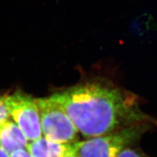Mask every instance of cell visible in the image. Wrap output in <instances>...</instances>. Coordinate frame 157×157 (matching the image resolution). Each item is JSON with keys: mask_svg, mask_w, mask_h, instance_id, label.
<instances>
[{"mask_svg": "<svg viewBox=\"0 0 157 157\" xmlns=\"http://www.w3.org/2000/svg\"><path fill=\"white\" fill-rule=\"evenodd\" d=\"M154 126L141 122L117 129L107 134L81 141L76 157H117L125 148L137 143Z\"/></svg>", "mask_w": 157, "mask_h": 157, "instance_id": "cell-2", "label": "cell"}, {"mask_svg": "<svg viewBox=\"0 0 157 157\" xmlns=\"http://www.w3.org/2000/svg\"><path fill=\"white\" fill-rule=\"evenodd\" d=\"M68 157H76V156H68Z\"/></svg>", "mask_w": 157, "mask_h": 157, "instance_id": "cell-11", "label": "cell"}, {"mask_svg": "<svg viewBox=\"0 0 157 157\" xmlns=\"http://www.w3.org/2000/svg\"><path fill=\"white\" fill-rule=\"evenodd\" d=\"M81 141L58 143L42 136L29 142L26 149L33 157H68L76 156Z\"/></svg>", "mask_w": 157, "mask_h": 157, "instance_id": "cell-5", "label": "cell"}, {"mask_svg": "<svg viewBox=\"0 0 157 157\" xmlns=\"http://www.w3.org/2000/svg\"><path fill=\"white\" fill-rule=\"evenodd\" d=\"M61 105L84 138L141 122L157 126L143 111L138 96L103 75H90L51 95Z\"/></svg>", "mask_w": 157, "mask_h": 157, "instance_id": "cell-1", "label": "cell"}, {"mask_svg": "<svg viewBox=\"0 0 157 157\" xmlns=\"http://www.w3.org/2000/svg\"><path fill=\"white\" fill-rule=\"evenodd\" d=\"M117 157H147L143 153L137 149L129 146L125 148L120 154L118 155Z\"/></svg>", "mask_w": 157, "mask_h": 157, "instance_id": "cell-7", "label": "cell"}, {"mask_svg": "<svg viewBox=\"0 0 157 157\" xmlns=\"http://www.w3.org/2000/svg\"><path fill=\"white\" fill-rule=\"evenodd\" d=\"M0 157H10V155L1 147H0Z\"/></svg>", "mask_w": 157, "mask_h": 157, "instance_id": "cell-10", "label": "cell"}, {"mask_svg": "<svg viewBox=\"0 0 157 157\" xmlns=\"http://www.w3.org/2000/svg\"><path fill=\"white\" fill-rule=\"evenodd\" d=\"M29 141L12 119L0 124V147L9 155L19 149H26Z\"/></svg>", "mask_w": 157, "mask_h": 157, "instance_id": "cell-6", "label": "cell"}, {"mask_svg": "<svg viewBox=\"0 0 157 157\" xmlns=\"http://www.w3.org/2000/svg\"><path fill=\"white\" fill-rule=\"evenodd\" d=\"M10 119L7 108H6L4 95H0V124Z\"/></svg>", "mask_w": 157, "mask_h": 157, "instance_id": "cell-8", "label": "cell"}, {"mask_svg": "<svg viewBox=\"0 0 157 157\" xmlns=\"http://www.w3.org/2000/svg\"><path fill=\"white\" fill-rule=\"evenodd\" d=\"M4 99L10 119L18 126L29 142L43 136L36 98L15 92L4 95Z\"/></svg>", "mask_w": 157, "mask_h": 157, "instance_id": "cell-4", "label": "cell"}, {"mask_svg": "<svg viewBox=\"0 0 157 157\" xmlns=\"http://www.w3.org/2000/svg\"><path fill=\"white\" fill-rule=\"evenodd\" d=\"M10 157H33L27 149H19L10 155Z\"/></svg>", "mask_w": 157, "mask_h": 157, "instance_id": "cell-9", "label": "cell"}, {"mask_svg": "<svg viewBox=\"0 0 157 157\" xmlns=\"http://www.w3.org/2000/svg\"><path fill=\"white\" fill-rule=\"evenodd\" d=\"M42 135L58 143L79 140V132L63 108L52 96L36 98Z\"/></svg>", "mask_w": 157, "mask_h": 157, "instance_id": "cell-3", "label": "cell"}]
</instances>
